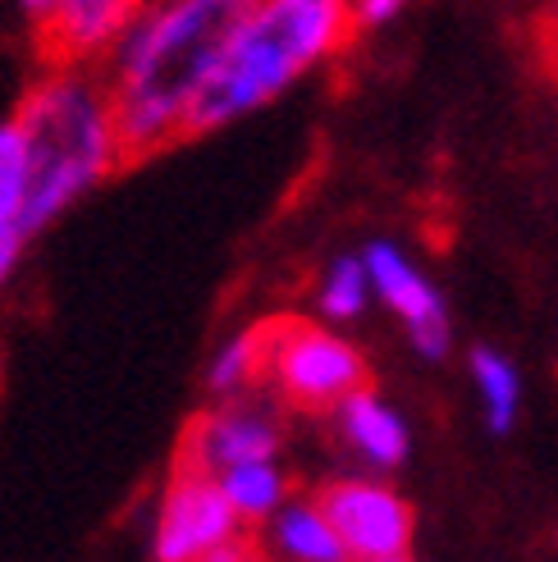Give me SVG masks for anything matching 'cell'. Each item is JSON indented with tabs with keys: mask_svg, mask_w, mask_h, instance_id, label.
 Wrapping results in <instances>:
<instances>
[{
	"mask_svg": "<svg viewBox=\"0 0 558 562\" xmlns=\"http://www.w3.org/2000/svg\"><path fill=\"white\" fill-rule=\"evenodd\" d=\"M220 490H225L230 508L238 521H266L279 503H284V475H279L275 458H253V462H234L225 471H215Z\"/></svg>",
	"mask_w": 558,
	"mask_h": 562,
	"instance_id": "cell-11",
	"label": "cell"
},
{
	"mask_svg": "<svg viewBox=\"0 0 558 562\" xmlns=\"http://www.w3.org/2000/svg\"><path fill=\"white\" fill-rule=\"evenodd\" d=\"M339 416H344L348 439H353L371 462H380V467L403 462V453H408V430H403V420L389 412L380 398H371L367 389L348 393V398L339 403Z\"/></svg>",
	"mask_w": 558,
	"mask_h": 562,
	"instance_id": "cell-10",
	"label": "cell"
},
{
	"mask_svg": "<svg viewBox=\"0 0 558 562\" xmlns=\"http://www.w3.org/2000/svg\"><path fill=\"white\" fill-rule=\"evenodd\" d=\"M412 0H353V19L367 23V27H380L389 19H399Z\"/></svg>",
	"mask_w": 558,
	"mask_h": 562,
	"instance_id": "cell-16",
	"label": "cell"
},
{
	"mask_svg": "<svg viewBox=\"0 0 558 562\" xmlns=\"http://www.w3.org/2000/svg\"><path fill=\"white\" fill-rule=\"evenodd\" d=\"M367 289H371V279H367V266L361 261H334V270L325 274V289H321V306L330 316H357L361 306H367Z\"/></svg>",
	"mask_w": 558,
	"mask_h": 562,
	"instance_id": "cell-15",
	"label": "cell"
},
{
	"mask_svg": "<svg viewBox=\"0 0 558 562\" xmlns=\"http://www.w3.org/2000/svg\"><path fill=\"white\" fill-rule=\"evenodd\" d=\"M14 5H19V14H23L27 23H33V19L42 14V0H14Z\"/></svg>",
	"mask_w": 558,
	"mask_h": 562,
	"instance_id": "cell-19",
	"label": "cell"
},
{
	"mask_svg": "<svg viewBox=\"0 0 558 562\" xmlns=\"http://www.w3.org/2000/svg\"><path fill=\"white\" fill-rule=\"evenodd\" d=\"M471 375H477V389H481V398H486L490 430L494 435H509L513 430V416H517V403H522L517 371L499 352L477 348V352H471Z\"/></svg>",
	"mask_w": 558,
	"mask_h": 562,
	"instance_id": "cell-12",
	"label": "cell"
},
{
	"mask_svg": "<svg viewBox=\"0 0 558 562\" xmlns=\"http://www.w3.org/2000/svg\"><path fill=\"white\" fill-rule=\"evenodd\" d=\"M279 453V426L270 416H261L257 407H215L192 416V426L179 439V458L188 467H202V471H225L234 462H253V458H275Z\"/></svg>",
	"mask_w": 558,
	"mask_h": 562,
	"instance_id": "cell-8",
	"label": "cell"
},
{
	"mask_svg": "<svg viewBox=\"0 0 558 562\" xmlns=\"http://www.w3.org/2000/svg\"><path fill=\"white\" fill-rule=\"evenodd\" d=\"M275 517V553L284 562H348L344 540L334 536V526L316 503H279L270 513Z\"/></svg>",
	"mask_w": 558,
	"mask_h": 562,
	"instance_id": "cell-9",
	"label": "cell"
},
{
	"mask_svg": "<svg viewBox=\"0 0 558 562\" xmlns=\"http://www.w3.org/2000/svg\"><path fill=\"white\" fill-rule=\"evenodd\" d=\"M23 188H27V160H23V137L14 120H0V234H19L23 215Z\"/></svg>",
	"mask_w": 558,
	"mask_h": 562,
	"instance_id": "cell-14",
	"label": "cell"
},
{
	"mask_svg": "<svg viewBox=\"0 0 558 562\" xmlns=\"http://www.w3.org/2000/svg\"><path fill=\"white\" fill-rule=\"evenodd\" d=\"M353 23V0H243L207 88L192 101L188 137L247 120L284 97L344 50Z\"/></svg>",
	"mask_w": 558,
	"mask_h": 562,
	"instance_id": "cell-3",
	"label": "cell"
},
{
	"mask_svg": "<svg viewBox=\"0 0 558 562\" xmlns=\"http://www.w3.org/2000/svg\"><path fill=\"white\" fill-rule=\"evenodd\" d=\"M361 562H408V553H384V558H361Z\"/></svg>",
	"mask_w": 558,
	"mask_h": 562,
	"instance_id": "cell-20",
	"label": "cell"
},
{
	"mask_svg": "<svg viewBox=\"0 0 558 562\" xmlns=\"http://www.w3.org/2000/svg\"><path fill=\"white\" fill-rule=\"evenodd\" d=\"M10 120L23 137V160H27L23 215H19V229L27 243L46 234L92 188H101L120 165H129L115 105H110L101 74L88 65L46 60L42 74L19 97Z\"/></svg>",
	"mask_w": 558,
	"mask_h": 562,
	"instance_id": "cell-2",
	"label": "cell"
},
{
	"mask_svg": "<svg viewBox=\"0 0 558 562\" xmlns=\"http://www.w3.org/2000/svg\"><path fill=\"white\" fill-rule=\"evenodd\" d=\"M316 508L344 540L348 558H384V553H408L412 540V508L384 485L371 481H344L321 490Z\"/></svg>",
	"mask_w": 558,
	"mask_h": 562,
	"instance_id": "cell-6",
	"label": "cell"
},
{
	"mask_svg": "<svg viewBox=\"0 0 558 562\" xmlns=\"http://www.w3.org/2000/svg\"><path fill=\"white\" fill-rule=\"evenodd\" d=\"M51 5H65V0H42V14H46ZM133 5H143V0H133ZM42 14H37V19H42ZM37 19H33V23H37Z\"/></svg>",
	"mask_w": 558,
	"mask_h": 562,
	"instance_id": "cell-21",
	"label": "cell"
},
{
	"mask_svg": "<svg viewBox=\"0 0 558 562\" xmlns=\"http://www.w3.org/2000/svg\"><path fill=\"white\" fill-rule=\"evenodd\" d=\"M361 266H367L371 289L394 306V316L408 325L416 352L431 361L449 352V316H444V302L431 289V279L416 270L394 243H371L361 251Z\"/></svg>",
	"mask_w": 558,
	"mask_h": 562,
	"instance_id": "cell-7",
	"label": "cell"
},
{
	"mask_svg": "<svg viewBox=\"0 0 558 562\" xmlns=\"http://www.w3.org/2000/svg\"><path fill=\"white\" fill-rule=\"evenodd\" d=\"M202 562H261V549L257 544H247L243 536H234L230 544H220V549H211Z\"/></svg>",
	"mask_w": 558,
	"mask_h": 562,
	"instance_id": "cell-17",
	"label": "cell"
},
{
	"mask_svg": "<svg viewBox=\"0 0 558 562\" xmlns=\"http://www.w3.org/2000/svg\"><path fill=\"white\" fill-rule=\"evenodd\" d=\"M23 247H27V238H19V234H0V289H5V279L14 274V266H19V257H23Z\"/></svg>",
	"mask_w": 558,
	"mask_h": 562,
	"instance_id": "cell-18",
	"label": "cell"
},
{
	"mask_svg": "<svg viewBox=\"0 0 558 562\" xmlns=\"http://www.w3.org/2000/svg\"><path fill=\"white\" fill-rule=\"evenodd\" d=\"M261 380H270L289 407L325 412V407H339L348 393L367 389V361L344 339H334V334L306 321H266Z\"/></svg>",
	"mask_w": 558,
	"mask_h": 562,
	"instance_id": "cell-4",
	"label": "cell"
},
{
	"mask_svg": "<svg viewBox=\"0 0 558 562\" xmlns=\"http://www.w3.org/2000/svg\"><path fill=\"white\" fill-rule=\"evenodd\" d=\"M243 0H143L97 65L129 160L188 137L192 101L220 60Z\"/></svg>",
	"mask_w": 558,
	"mask_h": 562,
	"instance_id": "cell-1",
	"label": "cell"
},
{
	"mask_svg": "<svg viewBox=\"0 0 558 562\" xmlns=\"http://www.w3.org/2000/svg\"><path fill=\"white\" fill-rule=\"evenodd\" d=\"M243 536V521L230 508L225 490L211 471L175 462L170 485L160 494L156 530H152V558L156 562H202L211 549Z\"/></svg>",
	"mask_w": 558,
	"mask_h": 562,
	"instance_id": "cell-5",
	"label": "cell"
},
{
	"mask_svg": "<svg viewBox=\"0 0 558 562\" xmlns=\"http://www.w3.org/2000/svg\"><path fill=\"white\" fill-rule=\"evenodd\" d=\"M257 380H261V325L220 348L211 371H207V384H211L215 398H238V393Z\"/></svg>",
	"mask_w": 558,
	"mask_h": 562,
	"instance_id": "cell-13",
	"label": "cell"
}]
</instances>
